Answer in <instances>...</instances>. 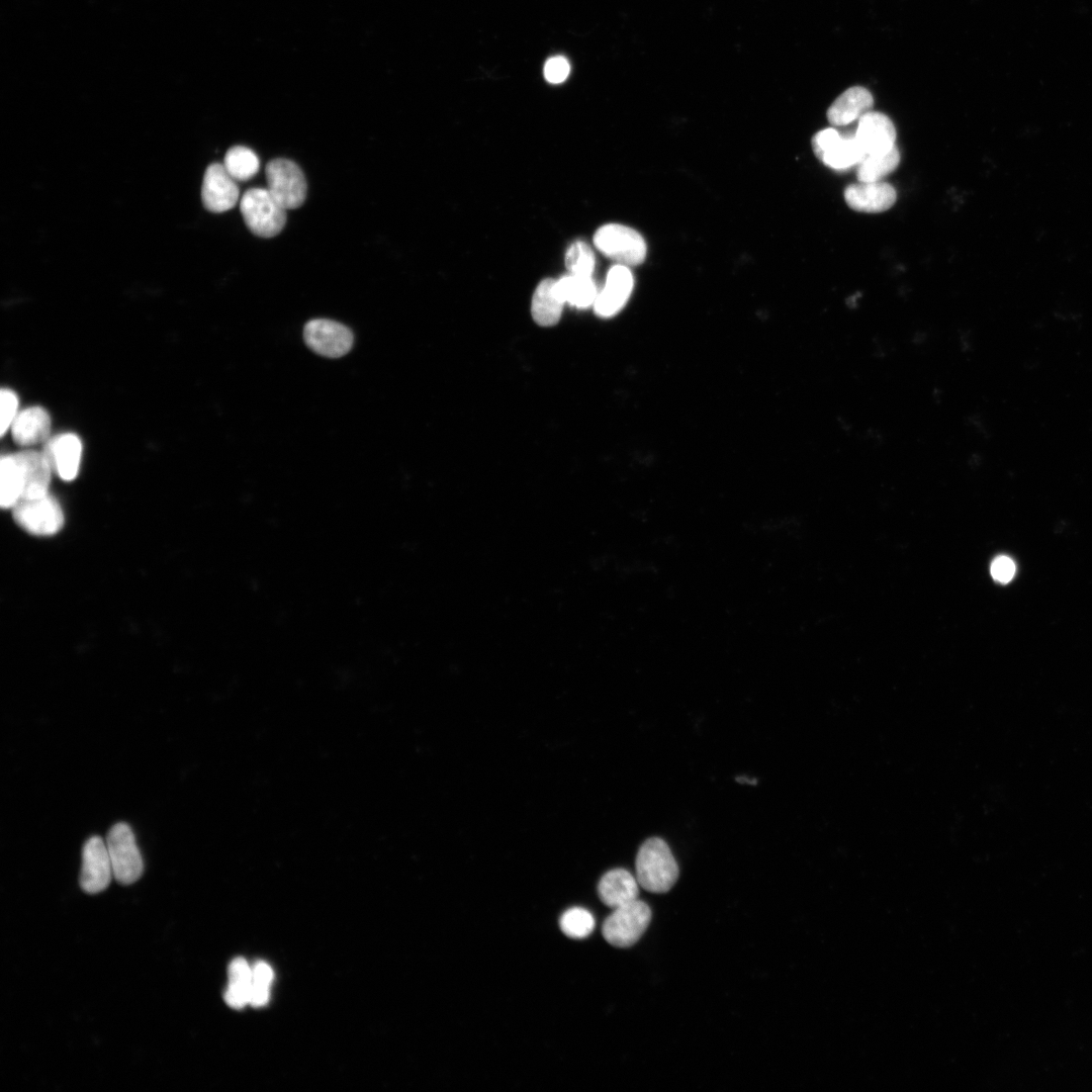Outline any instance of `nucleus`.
Wrapping results in <instances>:
<instances>
[{"label":"nucleus","mask_w":1092,"mask_h":1092,"mask_svg":"<svg viewBox=\"0 0 1092 1092\" xmlns=\"http://www.w3.org/2000/svg\"><path fill=\"white\" fill-rule=\"evenodd\" d=\"M561 931L570 938H584L595 928V919L589 911L580 907L566 910L560 917Z\"/></svg>","instance_id":"a878e982"},{"label":"nucleus","mask_w":1092,"mask_h":1092,"mask_svg":"<svg viewBox=\"0 0 1092 1092\" xmlns=\"http://www.w3.org/2000/svg\"><path fill=\"white\" fill-rule=\"evenodd\" d=\"M23 475V493L21 498H34L49 493L53 467L43 453L21 451L14 454Z\"/></svg>","instance_id":"f3484780"},{"label":"nucleus","mask_w":1092,"mask_h":1092,"mask_svg":"<svg viewBox=\"0 0 1092 1092\" xmlns=\"http://www.w3.org/2000/svg\"><path fill=\"white\" fill-rule=\"evenodd\" d=\"M874 98L864 87L853 86L841 93L829 106L827 119L834 126H843L858 120L872 110Z\"/></svg>","instance_id":"dca6fc26"},{"label":"nucleus","mask_w":1092,"mask_h":1092,"mask_svg":"<svg viewBox=\"0 0 1092 1092\" xmlns=\"http://www.w3.org/2000/svg\"><path fill=\"white\" fill-rule=\"evenodd\" d=\"M51 431V418L41 406H31L20 412L11 425L15 443L30 446L44 441Z\"/></svg>","instance_id":"6ab92c4d"},{"label":"nucleus","mask_w":1092,"mask_h":1092,"mask_svg":"<svg viewBox=\"0 0 1092 1092\" xmlns=\"http://www.w3.org/2000/svg\"><path fill=\"white\" fill-rule=\"evenodd\" d=\"M636 879L646 891L665 893L678 878V867L667 843L651 837L640 846L635 860Z\"/></svg>","instance_id":"f257e3e1"},{"label":"nucleus","mask_w":1092,"mask_h":1092,"mask_svg":"<svg viewBox=\"0 0 1092 1092\" xmlns=\"http://www.w3.org/2000/svg\"><path fill=\"white\" fill-rule=\"evenodd\" d=\"M43 454L60 478L65 481L76 478L82 455L78 436L67 433L55 437L46 445Z\"/></svg>","instance_id":"2eb2a0df"},{"label":"nucleus","mask_w":1092,"mask_h":1092,"mask_svg":"<svg viewBox=\"0 0 1092 1092\" xmlns=\"http://www.w3.org/2000/svg\"><path fill=\"white\" fill-rule=\"evenodd\" d=\"M265 175L268 191L286 210L303 204L306 180L293 161L282 158L271 160L266 166Z\"/></svg>","instance_id":"0eeeda50"},{"label":"nucleus","mask_w":1092,"mask_h":1092,"mask_svg":"<svg viewBox=\"0 0 1092 1092\" xmlns=\"http://www.w3.org/2000/svg\"><path fill=\"white\" fill-rule=\"evenodd\" d=\"M633 285L634 279L629 267L616 263L609 269L605 284L598 292L593 305L595 312L602 317L618 313L630 297Z\"/></svg>","instance_id":"f8f14e48"},{"label":"nucleus","mask_w":1092,"mask_h":1092,"mask_svg":"<svg viewBox=\"0 0 1092 1092\" xmlns=\"http://www.w3.org/2000/svg\"><path fill=\"white\" fill-rule=\"evenodd\" d=\"M112 878L113 871L106 842L100 836H91L82 851L81 888L88 894H97L108 887Z\"/></svg>","instance_id":"9d476101"},{"label":"nucleus","mask_w":1092,"mask_h":1092,"mask_svg":"<svg viewBox=\"0 0 1092 1092\" xmlns=\"http://www.w3.org/2000/svg\"><path fill=\"white\" fill-rule=\"evenodd\" d=\"M0 475L1 507L3 509H12L23 493L22 469L14 454L4 455L1 458Z\"/></svg>","instance_id":"5701e85b"},{"label":"nucleus","mask_w":1092,"mask_h":1092,"mask_svg":"<svg viewBox=\"0 0 1092 1092\" xmlns=\"http://www.w3.org/2000/svg\"><path fill=\"white\" fill-rule=\"evenodd\" d=\"M564 304L556 291L555 279L546 278L538 284L532 297L533 320L542 327L554 326L561 317Z\"/></svg>","instance_id":"aec40b11"},{"label":"nucleus","mask_w":1092,"mask_h":1092,"mask_svg":"<svg viewBox=\"0 0 1092 1092\" xmlns=\"http://www.w3.org/2000/svg\"><path fill=\"white\" fill-rule=\"evenodd\" d=\"M555 288L564 303L577 308L594 305L599 292L592 276L573 274L555 280Z\"/></svg>","instance_id":"412c9836"},{"label":"nucleus","mask_w":1092,"mask_h":1092,"mask_svg":"<svg viewBox=\"0 0 1092 1092\" xmlns=\"http://www.w3.org/2000/svg\"><path fill=\"white\" fill-rule=\"evenodd\" d=\"M895 188L886 182H860L848 185L844 190V200L853 210L867 213H879L890 209L896 202Z\"/></svg>","instance_id":"4468645a"},{"label":"nucleus","mask_w":1092,"mask_h":1092,"mask_svg":"<svg viewBox=\"0 0 1092 1092\" xmlns=\"http://www.w3.org/2000/svg\"><path fill=\"white\" fill-rule=\"evenodd\" d=\"M594 245L604 256L618 264L635 266L646 257L643 237L634 229L620 223H607L597 230Z\"/></svg>","instance_id":"7ed1b4c3"},{"label":"nucleus","mask_w":1092,"mask_h":1092,"mask_svg":"<svg viewBox=\"0 0 1092 1092\" xmlns=\"http://www.w3.org/2000/svg\"><path fill=\"white\" fill-rule=\"evenodd\" d=\"M598 894L605 905L615 909L638 899L639 883L627 870L614 869L601 878Z\"/></svg>","instance_id":"a211bd4d"},{"label":"nucleus","mask_w":1092,"mask_h":1092,"mask_svg":"<svg viewBox=\"0 0 1092 1092\" xmlns=\"http://www.w3.org/2000/svg\"><path fill=\"white\" fill-rule=\"evenodd\" d=\"M273 980V971L264 962L256 963L252 968V987L250 1003L254 1007H261L268 1002L270 985Z\"/></svg>","instance_id":"cd10ccee"},{"label":"nucleus","mask_w":1092,"mask_h":1092,"mask_svg":"<svg viewBox=\"0 0 1092 1092\" xmlns=\"http://www.w3.org/2000/svg\"><path fill=\"white\" fill-rule=\"evenodd\" d=\"M569 72V63L561 56L550 58L544 66V76L552 84L563 82L568 77Z\"/></svg>","instance_id":"c756f323"},{"label":"nucleus","mask_w":1092,"mask_h":1092,"mask_svg":"<svg viewBox=\"0 0 1092 1092\" xmlns=\"http://www.w3.org/2000/svg\"><path fill=\"white\" fill-rule=\"evenodd\" d=\"M106 846L113 878L121 885L136 882L144 872V861L133 831L124 822L114 824L107 833Z\"/></svg>","instance_id":"20e7f679"},{"label":"nucleus","mask_w":1092,"mask_h":1092,"mask_svg":"<svg viewBox=\"0 0 1092 1092\" xmlns=\"http://www.w3.org/2000/svg\"><path fill=\"white\" fill-rule=\"evenodd\" d=\"M222 165L236 181H247L257 174L260 161L250 148L235 146L226 152Z\"/></svg>","instance_id":"393cba45"},{"label":"nucleus","mask_w":1092,"mask_h":1092,"mask_svg":"<svg viewBox=\"0 0 1092 1092\" xmlns=\"http://www.w3.org/2000/svg\"><path fill=\"white\" fill-rule=\"evenodd\" d=\"M564 261L569 274L593 276L596 257L593 249L585 242H573L566 250Z\"/></svg>","instance_id":"bb28decb"},{"label":"nucleus","mask_w":1092,"mask_h":1092,"mask_svg":"<svg viewBox=\"0 0 1092 1092\" xmlns=\"http://www.w3.org/2000/svg\"><path fill=\"white\" fill-rule=\"evenodd\" d=\"M811 144L815 156L834 170L849 169L866 157L854 134L845 136L833 127L815 133Z\"/></svg>","instance_id":"6e6552de"},{"label":"nucleus","mask_w":1092,"mask_h":1092,"mask_svg":"<svg viewBox=\"0 0 1092 1092\" xmlns=\"http://www.w3.org/2000/svg\"><path fill=\"white\" fill-rule=\"evenodd\" d=\"M651 920L649 906L635 900L614 909L602 926L604 938L617 947H628L636 943L647 929Z\"/></svg>","instance_id":"423d86ee"},{"label":"nucleus","mask_w":1092,"mask_h":1092,"mask_svg":"<svg viewBox=\"0 0 1092 1092\" xmlns=\"http://www.w3.org/2000/svg\"><path fill=\"white\" fill-rule=\"evenodd\" d=\"M1 418H0V432L3 436L7 429L11 427L17 414L18 399L16 394L7 388L1 389Z\"/></svg>","instance_id":"c85d7f7f"},{"label":"nucleus","mask_w":1092,"mask_h":1092,"mask_svg":"<svg viewBox=\"0 0 1092 1092\" xmlns=\"http://www.w3.org/2000/svg\"><path fill=\"white\" fill-rule=\"evenodd\" d=\"M252 969L243 958H237L229 966V984L224 993L225 1003L241 1009L250 1003Z\"/></svg>","instance_id":"4be33fe9"},{"label":"nucleus","mask_w":1092,"mask_h":1092,"mask_svg":"<svg viewBox=\"0 0 1092 1092\" xmlns=\"http://www.w3.org/2000/svg\"><path fill=\"white\" fill-rule=\"evenodd\" d=\"M240 209L248 229L261 238L277 236L286 222V209L267 188L247 190L241 198Z\"/></svg>","instance_id":"f03ea898"},{"label":"nucleus","mask_w":1092,"mask_h":1092,"mask_svg":"<svg viewBox=\"0 0 1092 1092\" xmlns=\"http://www.w3.org/2000/svg\"><path fill=\"white\" fill-rule=\"evenodd\" d=\"M1015 563L1008 556H998L991 563L992 577L1001 583L1009 582L1015 574Z\"/></svg>","instance_id":"7c9ffc66"},{"label":"nucleus","mask_w":1092,"mask_h":1092,"mask_svg":"<svg viewBox=\"0 0 1092 1092\" xmlns=\"http://www.w3.org/2000/svg\"><path fill=\"white\" fill-rule=\"evenodd\" d=\"M303 339L312 351L329 358L344 356L354 343L353 333L348 327L327 318L307 322L303 329Z\"/></svg>","instance_id":"1a4fd4ad"},{"label":"nucleus","mask_w":1092,"mask_h":1092,"mask_svg":"<svg viewBox=\"0 0 1092 1092\" xmlns=\"http://www.w3.org/2000/svg\"><path fill=\"white\" fill-rule=\"evenodd\" d=\"M737 781H738L739 783H747V784H750V785H751V784H752V785H755V784H756V781H755V780H748V779H747L746 777H741V778H737Z\"/></svg>","instance_id":"2f4dec72"},{"label":"nucleus","mask_w":1092,"mask_h":1092,"mask_svg":"<svg viewBox=\"0 0 1092 1092\" xmlns=\"http://www.w3.org/2000/svg\"><path fill=\"white\" fill-rule=\"evenodd\" d=\"M857 121L854 135L866 156L885 153L896 146L895 125L885 113L871 110Z\"/></svg>","instance_id":"ddd939ff"},{"label":"nucleus","mask_w":1092,"mask_h":1092,"mask_svg":"<svg viewBox=\"0 0 1092 1092\" xmlns=\"http://www.w3.org/2000/svg\"><path fill=\"white\" fill-rule=\"evenodd\" d=\"M16 524L36 536L57 534L64 526V513L59 502L47 493L34 498H20L12 508Z\"/></svg>","instance_id":"39448f33"},{"label":"nucleus","mask_w":1092,"mask_h":1092,"mask_svg":"<svg viewBox=\"0 0 1092 1092\" xmlns=\"http://www.w3.org/2000/svg\"><path fill=\"white\" fill-rule=\"evenodd\" d=\"M899 163L900 153L896 146L885 153L868 155L857 165V179L860 182L882 181V178L892 173Z\"/></svg>","instance_id":"b1692460"},{"label":"nucleus","mask_w":1092,"mask_h":1092,"mask_svg":"<svg viewBox=\"0 0 1092 1092\" xmlns=\"http://www.w3.org/2000/svg\"><path fill=\"white\" fill-rule=\"evenodd\" d=\"M237 182L222 164H210L205 170L201 187L204 207L215 213L232 209L240 195Z\"/></svg>","instance_id":"9b49d317"}]
</instances>
